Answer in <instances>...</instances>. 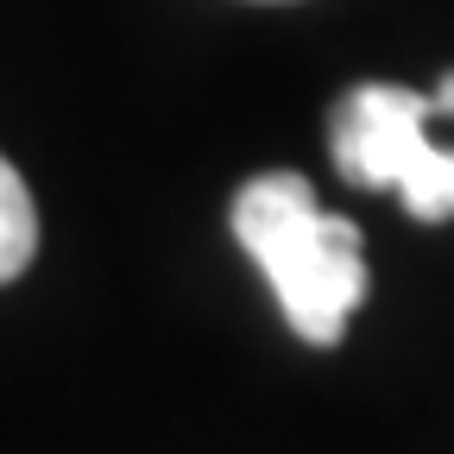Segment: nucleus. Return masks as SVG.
Segmentation results:
<instances>
[{
    "label": "nucleus",
    "mask_w": 454,
    "mask_h": 454,
    "mask_svg": "<svg viewBox=\"0 0 454 454\" xmlns=\"http://www.w3.org/2000/svg\"><path fill=\"white\" fill-rule=\"evenodd\" d=\"M234 240L278 291V309L309 348H334L366 303L360 227L328 215L297 170H265L234 196Z\"/></svg>",
    "instance_id": "1"
},
{
    "label": "nucleus",
    "mask_w": 454,
    "mask_h": 454,
    "mask_svg": "<svg viewBox=\"0 0 454 454\" xmlns=\"http://www.w3.org/2000/svg\"><path fill=\"white\" fill-rule=\"evenodd\" d=\"M442 114V95H417L404 82H360L334 101L328 152L348 184L404 196L417 221H454V152L429 139V121Z\"/></svg>",
    "instance_id": "2"
},
{
    "label": "nucleus",
    "mask_w": 454,
    "mask_h": 454,
    "mask_svg": "<svg viewBox=\"0 0 454 454\" xmlns=\"http://www.w3.org/2000/svg\"><path fill=\"white\" fill-rule=\"evenodd\" d=\"M38 253V208H32V190L26 177L0 158V284H13Z\"/></svg>",
    "instance_id": "3"
}]
</instances>
